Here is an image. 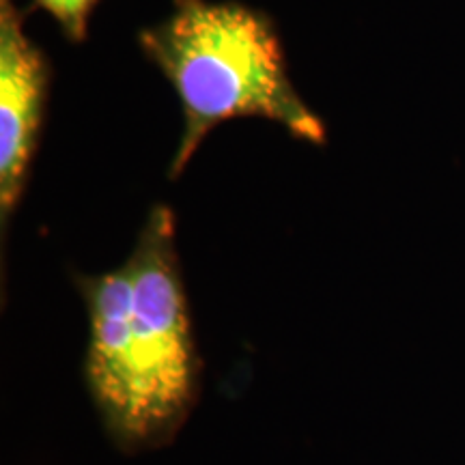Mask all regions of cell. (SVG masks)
I'll list each match as a JSON object with an SVG mask.
<instances>
[{"label":"cell","mask_w":465,"mask_h":465,"mask_svg":"<svg viewBox=\"0 0 465 465\" xmlns=\"http://www.w3.org/2000/svg\"><path fill=\"white\" fill-rule=\"evenodd\" d=\"M26 11L0 0V220L7 229L31 174L44 125L50 65L25 33Z\"/></svg>","instance_id":"3957f363"},{"label":"cell","mask_w":465,"mask_h":465,"mask_svg":"<svg viewBox=\"0 0 465 465\" xmlns=\"http://www.w3.org/2000/svg\"><path fill=\"white\" fill-rule=\"evenodd\" d=\"M173 15L141 33L144 56L177 91L183 132L168 177L177 179L213 127L237 116L281 124L323 144L322 119L293 89L276 28L240 3L173 0Z\"/></svg>","instance_id":"7a4b0ae2"},{"label":"cell","mask_w":465,"mask_h":465,"mask_svg":"<svg viewBox=\"0 0 465 465\" xmlns=\"http://www.w3.org/2000/svg\"><path fill=\"white\" fill-rule=\"evenodd\" d=\"M89 319L84 381L104 431L127 455L164 449L201 394L174 216L155 205L125 263L78 276Z\"/></svg>","instance_id":"6da1fadb"},{"label":"cell","mask_w":465,"mask_h":465,"mask_svg":"<svg viewBox=\"0 0 465 465\" xmlns=\"http://www.w3.org/2000/svg\"><path fill=\"white\" fill-rule=\"evenodd\" d=\"M100 0H33V7L44 9L56 20L69 42H84L89 31V15Z\"/></svg>","instance_id":"277c9868"}]
</instances>
